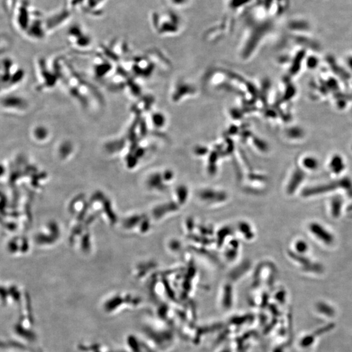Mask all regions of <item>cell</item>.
<instances>
[{"mask_svg": "<svg viewBox=\"0 0 352 352\" xmlns=\"http://www.w3.org/2000/svg\"><path fill=\"white\" fill-rule=\"evenodd\" d=\"M67 38L72 45L79 48L90 47L92 45V37L83 25L74 23L67 30Z\"/></svg>", "mask_w": 352, "mask_h": 352, "instance_id": "cell-1", "label": "cell"}, {"mask_svg": "<svg viewBox=\"0 0 352 352\" xmlns=\"http://www.w3.org/2000/svg\"><path fill=\"white\" fill-rule=\"evenodd\" d=\"M337 189H343L351 193L352 191V183L349 179H343L338 182H333L318 185V186L308 187L302 193L303 197H315L316 195H322L334 191Z\"/></svg>", "mask_w": 352, "mask_h": 352, "instance_id": "cell-2", "label": "cell"}, {"mask_svg": "<svg viewBox=\"0 0 352 352\" xmlns=\"http://www.w3.org/2000/svg\"><path fill=\"white\" fill-rule=\"evenodd\" d=\"M309 231L311 232L316 239L326 244L331 245L334 244L335 237L334 235L326 228L319 223H311L309 226Z\"/></svg>", "mask_w": 352, "mask_h": 352, "instance_id": "cell-3", "label": "cell"}, {"mask_svg": "<svg viewBox=\"0 0 352 352\" xmlns=\"http://www.w3.org/2000/svg\"><path fill=\"white\" fill-rule=\"evenodd\" d=\"M304 173L299 171V170L294 172L292 178H290V181L288 183L287 188H286V191H287L288 195H293L296 193L297 189L300 187V185L304 180Z\"/></svg>", "mask_w": 352, "mask_h": 352, "instance_id": "cell-4", "label": "cell"}, {"mask_svg": "<svg viewBox=\"0 0 352 352\" xmlns=\"http://www.w3.org/2000/svg\"><path fill=\"white\" fill-rule=\"evenodd\" d=\"M32 137L37 142H44L49 137V131L45 126L38 125L32 130Z\"/></svg>", "mask_w": 352, "mask_h": 352, "instance_id": "cell-5", "label": "cell"}, {"mask_svg": "<svg viewBox=\"0 0 352 352\" xmlns=\"http://www.w3.org/2000/svg\"><path fill=\"white\" fill-rule=\"evenodd\" d=\"M343 206V200L340 197H335L331 202V214L334 218L340 217Z\"/></svg>", "mask_w": 352, "mask_h": 352, "instance_id": "cell-6", "label": "cell"}, {"mask_svg": "<svg viewBox=\"0 0 352 352\" xmlns=\"http://www.w3.org/2000/svg\"><path fill=\"white\" fill-rule=\"evenodd\" d=\"M296 252L299 254H304L309 250V244L304 240H298L294 244Z\"/></svg>", "mask_w": 352, "mask_h": 352, "instance_id": "cell-7", "label": "cell"}, {"mask_svg": "<svg viewBox=\"0 0 352 352\" xmlns=\"http://www.w3.org/2000/svg\"><path fill=\"white\" fill-rule=\"evenodd\" d=\"M331 168H332V170L335 174H340L344 169V164L342 160L339 159V158L334 159L332 163H331Z\"/></svg>", "mask_w": 352, "mask_h": 352, "instance_id": "cell-8", "label": "cell"}, {"mask_svg": "<svg viewBox=\"0 0 352 352\" xmlns=\"http://www.w3.org/2000/svg\"><path fill=\"white\" fill-rule=\"evenodd\" d=\"M304 166L308 169L313 170L318 167V163L315 159L309 158L304 161Z\"/></svg>", "mask_w": 352, "mask_h": 352, "instance_id": "cell-9", "label": "cell"}]
</instances>
